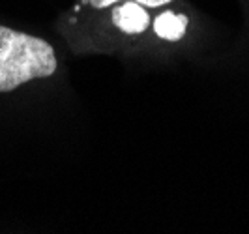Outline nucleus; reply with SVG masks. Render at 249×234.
Here are the masks:
<instances>
[{"instance_id": "nucleus-1", "label": "nucleus", "mask_w": 249, "mask_h": 234, "mask_svg": "<svg viewBox=\"0 0 249 234\" xmlns=\"http://www.w3.org/2000/svg\"><path fill=\"white\" fill-rule=\"evenodd\" d=\"M56 72L54 51L45 39L0 26V92Z\"/></svg>"}, {"instance_id": "nucleus-2", "label": "nucleus", "mask_w": 249, "mask_h": 234, "mask_svg": "<svg viewBox=\"0 0 249 234\" xmlns=\"http://www.w3.org/2000/svg\"><path fill=\"white\" fill-rule=\"evenodd\" d=\"M112 23L125 34H141L146 30L150 17L139 2L129 0L112 12Z\"/></svg>"}, {"instance_id": "nucleus-3", "label": "nucleus", "mask_w": 249, "mask_h": 234, "mask_svg": "<svg viewBox=\"0 0 249 234\" xmlns=\"http://www.w3.org/2000/svg\"><path fill=\"white\" fill-rule=\"evenodd\" d=\"M187 26V17L186 15H175L173 12L161 13L156 21H154V30L156 34L163 39L169 41H178L182 39L184 32Z\"/></svg>"}, {"instance_id": "nucleus-4", "label": "nucleus", "mask_w": 249, "mask_h": 234, "mask_svg": "<svg viewBox=\"0 0 249 234\" xmlns=\"http://www.w3.org/2000/svg\"><path fill=\"white\" fill-rule=\"evenodd\" d=\"M94 8H107V6H112L114 2H120V0H88ZM133 2H139L141 6H150V8H158V6H165L173 0H133Z\"/></svg>"}]
</instances>
